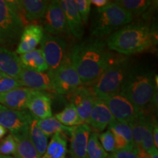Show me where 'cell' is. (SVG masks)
Listing matches in <instances>:
<instances>
[{"mask_svg": "<svg viewBox=\"0 0 158 158\" xmlns=\"http://www.w3.org/2000/svg\"><path fill=\"white\" fill-rule=\"evenodd\" d=\"M32 118L29 110H13L0 105V125L8 130L11 135L27 131Z\"/></svg>", "mask_w": 158, "mask_h": 158, "instance_id": "9c48e42d", "label": "cell"}, {"mask_svg": "<svg viewBox=\"0 0 158 158\" xmlns=\"http://www.w3.org/2000/svg\"><path fill=\"white\" fill-rule=\"evenodd\" d=\"M0 158H13V157H10V156H5L0 154Z\"/></svg>", "mask_w": 158, "mask_h": 158, "instance_id": "60d3db41", "label": "cell"}, {"mask_svg": "<svg viewBox=\"0 0 158 158\" xmlns=\"http://www.w3.org/2000/svg\"><path fill=\"white\" fill-rule=\"evenodd\" d=\"M150 118L151 116L149 114H146V112H141L137 118H135L133 122L128 123L132 130L134 148L135 149L141 148L143 133Z\"/></svg>", "mask_w": 158, "mask_h": 158, "instance_id": "4316f807", "label": "cell"}, {"mask_svg": "<svg viewBox=\"0 0 158 158\" xmlns=\"http://www.w3.org/2000/svg\"><path fill=\"white\" fill-rule=\"evenodd\" d=\"M130 68L127 57L112 54L108 66L92 84L91 91L94 96L102 100L118 93Z\"/></svg>", "mask_w": 158, "mask_h": 158, "instance_id": "277c9868", "label": "cell"}, {"mask_svg": "<svg viewBox=\"0 0 158 158\" xmlns=\"http://www.w3.org/2000/svg\"><path fill=\"white\" fill-rule=\"evenodd\" d=\"M37 125L48 138L58 133L64 134L66 137H70L74 129V127H67L63 125L57 121L54 116H51L45 119H38Z\"/></svg>", "mask_w": 158, "mask_h": 158, "instance_id": "d4e9b609", "label": "cell"}, {"mask_svg": "<svg viewBox=\"0 0 158 158\" xmlns=\"http://www.w3.org/2000/svg\"><path fill=\"white\" fill-rule=\"evenodd\" d=\"M108 158H138L137 152L135 148L116 149L111 153Z\"/></svg>", "mask_w": 158, "mask_h": 158, "instance_id": "8d00e7d4", "label": "cell"}, {"mask_svg": "<svg viewBox=\"0 0 158 158\" xmlns=\"http://www.w3.org/2000/svg\"><path fill=\"white\" fill-rule=\"evenodd\" d=\"M32 89L20 87L10 92L0 93V105L16 110H24L27 108Z\"/></svg>", "mask_w": 158, "mask_h": 158, "instance_id": "ffe728a7", "label": "cell"}, {"mask_svg": "<svg viewBox=\"0 0 158 158\" xmlns=\"http://www.w3.org/2000/svg\"><path fill=\"white\" fill-rule=\"evenodd\" d=\"M157 36L149 25L129 23L108 37L106 43L110 50L122 55H131L151 48L157 44Z\"/></svg>", "mask_w": 158, "mask_h": 158, "instance_id": "7a4b0ae2", "label": "cell"}, {"mask_svg": "<svg viewBox=\"0 0 158 158\" xmlns=\"http://www.w3.org/2000/svg\"><path fill=\"white\" fill-rule=\"evenodd\" d=\"M134 17L129 12L110 2L108 5L94 11L91 25L93 37L102 39L132 22Z\"/></svg>", "mask_w": 158, "mask_h": 158, "instance_id": "5b68a950", "label": "cell"}, {"mask_svg": "<svg viewBox=\"0 0 158 158\" xmlns=\"http://www.w3.org/2000/svg\"><path fill=\"white\" fill-rule=\"evenodd\" d=\"M114 2L135 17L145 13L151 7L153 2L150 0H117Z\"/></svg>", "mask_w": 158, "mask_h": 158, "instance_id": "83f0119b", "label": "cell"}, {"mask_svg": "<svg viewBox=\"0 0 158 158\" xmlns=\"http://www.w3.org/2000/svg\"><path fill=\"white\" fill-rule=\"evenodd\" d=\"M27 109L37 119H45L52 116L50 95L43 91L32 90L27 104Z\"/></svg>", "mask_w": 158, "mask_h": 158, "instance_id": "2e32d148", "label": "cell"}, {"mask_svg": "<svg viewBox=\"0 0 158 158\" xmlns=\"http://www.w3.org/2000/svg\"><path fill=\"white\" fill-rule=\"evenodd\" d=\"M152 137H153V141L154 144H155V147L156 149H157L158 147V126H157V121H155L153 124V129H152Z\"/></svg>", "mask_w": 158, "mask_h": 158, "instance_id": "74e56055", "label": "cell"}, {"mask_svg": "<svg viewBox=\"0 0 158 158\" xmlns=\"http://www.w3.org/2000/svg\"><path fill=\"white\" fill-rule=\"evenodd\" d=\"M70 103L74 105L82 124H89V120L92 111L95 97L91 89L80 86L68 94Z\"/></svg>", "mask_w": 158, "mask_h": 158, "instance_id": "7c38bea8", "label": "cell"}, {"mask_svg": "<svg viewBox=\"0 0 158 158\" xmlns=\"http://www.w3.org/2000/svg\"><path fill=\"white\" fill-rule=\"evenodd\" d=\"M98 138L100 144L106 152L113 153L115 151V140L113 133L110 130H106V132L99 135Z\"/></svg>", "mask_w": 158, "mask_h": 158, "instance_id": "d6a6232c", "label": "cell"}, {"mask_svg": "<svg viewBox=\"0 0 158 158\" xmlns=\"http://www.w3.org/2000/svg\"><path fill=\"white\" fill-rule=\"evenodd\" d=\"M149 158H158V154H155V155H151Z\"/></svg>", "mask_w": 158, "mask_h": 158, "instance_id": "7bdbcfd3", "label": "cell"}, {"mask_svg": "<svg viewBox=\"0 0 158 158\" xmlns=\"http://www.w3.org/2000/svg\"><path fill=\"white\" fill-rule=\"evenodd\" d=\"M98 135L97 132H92L90 134L87 144L88 158H108V154L99 141Z\"/></svg>", "mask_w": 158, "mask_h": 158, "instance_id": "4dcf8cb0", "label": "cell"}, {"mask_svg": "<svg viewBox=\"0 0 158 158\" xmlns=\"http://www.w3.org/2000/svg\"><path fill=\"white\" fill-rule=\"evenodd\" d=\"M24 27L15 1L0 0V44L15 45Z\"/></svg>", "mask_w": 158, "mask_h": 158, "instance_id": "8992f818", "label": "cell"}, {"mask_svg": "<svg viewBox=\"0 0 158 158\" xmlns=\"http://www.w3.org/2000/svg\"><path fill=\"white\" fill-rule=\"evenodd\" d=\"M108 127H109L110 132L113 133V135H118L120 138H123L124 141H126V142L129 144L130 147L134 148L133 134H132V130L129 124L114 120L108 126Z\"/></svg>", "mask_w": 158, "mask_h": 158, "instance_id": "f546056e", "label": "cell"}, {"mask_svg": "<svg viewBox=\"0 0 158 158\" xmlns=\"http://www.w3.org/2000/svg\"><path fill=\"white\" fill-rule=\"evenodd\" d=\"M44 29L49 35L58 36L62 34H70L66 19L59 1H51L44 15Z\"/></svg>", "mask_w": 158, "mask_h": 158, "instance_id": "8fae6325", "label": "cell"}, {"mask_svg": "<svg viewBox=\"0 0 158 158\" xmlns=\"http://www.w3.org/2000/svg\"><path fill=\"white\" fill-rule=\"evenodd\" d=\"M77 9L81 18L84 24H86L89 19L91 11V0H76L75 1Z\"/></svg>", "mask_w": 158, "mask_h": 158, "instance_id": "d590c367", "label": "cell"}, {"mask_svg": "<svg viewBox=\"0 0 158 158\" xmlns=\"http://www.w3.org/2000/svg\"><path fill=\"white\" fill-rule=\"evenodd\" d=\"M44 29L41 25L37 23H29L25 26L19 39L16 49V54H23L36 49L38 44H40Z\"/></svg>", "mask_w": 158, "mask_h": 158, "instance_id": "5bb4252c", "label": "cell"}, {"mask_svg": "<svg viewBox=\"0 0 158 158\" xmlns=\"http://www.w3.org/2000/svg\"><path fill=\"white\" fill-rule=\"evenodd\" d=\"M59 5L64 12L69 32L78 40L84 36V23L74 0H59Z\"/></svg>", "mask_w": 158, "mask_h": 158, "instance_id": "e0dca14e", "label": "cell"}, {"mask_svg": "<svg viewBox=\"0 0 158 158\" xmlns=\"http://www.w3.org/2000/svg\"><path fill=\"white\" fill-rule=\"evenodd\" d=\"M67 44L60 37L44 32L40 43V50L47 63L48 71L54 73L66 59Z\"/></svg>", "mask_w": 158, "mask_h": 158, "instance_id": "52a82bcc", "label": "cell"}, {"mask_svg": "<svg viewBox=\"0 0 158 158\" xmlns=\"http://www.w3.org/2000/svg\"><path fill=\"white\" fill-rule=\"evenodd\" d=\"M114 120L106 104L100 99L95 98L89 120V124L94 128V132L103 131Z\"/></svg>", "mask_w": 158, "mask_h": 158, "instance_id": "d6986e66", "label": "cell"}, {"mask_svg": "<svg viewBox=\"0 0 158 158\" xmlns=\"http://www.w3.org/2000/svg\"><path fill=\"white\" fill-rule=\"evenodd\" d=\"M21 70L22 66L16 53L0 46V71L6 76L19 79Z\"/></svg>", "mask_w": 158, "mask_h": 158, "instance_id": "44dd1931", "label": "cell"}, {"mask_svg": "<svg viewBox=\"0 0 158 158\" xmlns=\"http://www.w3.org/2000/svg\"><path fill=\"white\" fill-rule=\"evenodd\" d=\"M19 59L23 68L36 72H45L48 70V65L40 49H35L20 55Z\"/></svg>", "mask_w": 158, "mask_h": 158, "instance_id": "603a6c76", "label": "cell"}, {"mask_svg": "<svg viewBox=\"0 0 158 158\" xmlns=\"http://www.w3.org/2000/svg\"><path fill=\"white\" fill-rule=\"evenodd\" d=\"M65 158H73V157L72 156H70V157H65Z\"/></svg>", "mask_w": 158, "mask_h": 158, "instance_id": "ee69618b", "label": "cell"}, {"mask_svg": "<svg viewBox=\"0 0 158 158\" xmlns=\"http://www.w3.org/2000/svg\"><path fill=\"white\" fill-rule=\"evenodd\" d=\"M102 100L110 110L116 121L130 123L141 114L128 99L120 92Z\"/></svg>", "mask_w": 158, "mask_h": 158, "instance_id": "30bf717a", "label": "cell"}, {"mask_svg": "<svg viewBox=\"0 0 158 158\" xmlns=\"http://www.w3.org/2000/svg\"><path fill=\"white\" fill-rule=\"evenodd\" d=\"M58 122L67 127H76L82 124L74 105L69 103L54 116Z\"/></svg>", "mask_w": 158, "mask_h": 158, "instance_id": "f1b7e54d", "label": "cell"}, {"mask_svg": "<svg viewBox=\"0 0 158 158\" xmlns=\"http://www.w3.org/2000/svg\"><path fill=\"white\" fill-rule=\"evenodd\" d=\"M92 130L89 124L74 127L70 136V154L73 158H88L87 144Z\"/></svg>", "mask_w": 158, "mask_h": 158, "instance_id": "ac0fdd59", "label": "cell"}, {"mask_svg": "<svg viewBox=\"0 0 158 158\" xmlns=\"http://www.w3.org/2000/svg\"><path fill=\"white\" fill-rule=\"evenodd\" d=\"M16 151V143L13 136L10 134L0 141V154L5 156L14 155Z\"/></svg>", "mask_w": 158, "mask_h": 158, "instance_id": "836d02e7", "label": "cell"}, {"mask_svg": "<svg viewBox=\"0 0 158 158\" xmlns=\"http://www.w3.org/2000/svg\"><path fill=\"white\" fill-rule=\"evenodd\" d=\"M37 118L33 116L29 126V135L31 141L35 146V149L41 157L45 152L48 146V137L43 133L40 128L37 125Z\"/></svg>", "mask_w": 158, "mask_h": 158, "instance_id": "484cf974", "label": "cell"}, {"mask_svg": "<svg viewBox=\"0 0 158 158\" xmlns=\"http://www.w3.org/2000/svg\"><path fill=\"white\" fill-rule=\"evenodd\" d=\"M6 133H7V130L2 125H0V139L2 138Z\"/></svg>", "mask_w": 158, "mask_h": 158, "instance_id": "ab89813d", "label": "cell"}, {"mask_svg": "<svg viewBox=\"0 0 158 158\" xmlns=\"http://www.w3.org/2000/svg\"><path fill=\"white\" fill-rule=\"evenodd\" d=\"M106 47V41L92 36L73 48L69 59L82 84H93L108 66L112 54Z\"/></svg>", "mask_w": 158, "mask_h": 158, "instance_id": "6da1fadb", "label": "cell"}, {"mask_svg": "<svg viewBox=\"0 0 158 158\" xmlns=\"http://www.w3.org/2000/svg\"><path fill=\"white\" fill-rule=\"evenodd\" d=\"M20 15L27 26L31 21L44 17L49 1L45 0H17L15 1Z\"/></svg>", "mask_w": 158, "mask_h": 158, "instance_id": "9a60e30c", "label": "cell"}, {"mask_svg": "<svg viewBox=\"0 0 158 158\" xmlns=\"http://www.w3.org/2000/svg\"><path fill=\"white\" fill-rule=\"evenodd\" d=\"M19 80L27 87L36 91H54L53 74L50 71L36 72L22 68Z\"/></svg>", "mask_w": 158, "mask_h": 158, "instance_id": "4fadbf2b", "label": "cell"}, {"mask_svg": "<svg viewBox=\"0 0 158 158\" xmlns=\"http://www.w3.org/2000/svg\"><path fill=\"white\" fill-rule=\"evenodd\" d=\"M20 87H23V86L19 79L9 76L0 78V93H5Z\"/></svg>", "mask_w": 158, "mask_h": 158, "instance_id": "e575fe53", "label": "cell"}, {"mask_svg": "<svg viewBox=\"0 0 158 158\" xmlns=\"http://www.w3.org/2000/svg\"><path fill=\"white\" fill-rule=\"evenodd\" d=\"M5 76H6L5 74H4L2 72H1V71H0V78H4V77H5Z\"/></svg>", "mask_w": 158, "mask_h": 158, "instance_id": "b9f144b4", "label": "cell"}, {"mask_svg": "<svg viewBox=\"0 0 158 158\" xmlns=\"http://www.w3.org/2000/svg\"><path fill=\"white\" fill-rule=\"evenodd\" d=\"M16 143V158H41L39 153L31 141L29 135V130L23 133L12 135Z\"/></svg>", "mask_w": 158, "mask_h": 158, "instance_id": "7402d4cb", "label": "cell"}, {"mask_svg": "<svg viewBox=\"0 0 158 158\" xmlns=\"http://www.w3.org/2000/svg\"><path fill=\"white\" fill-rule=\"evenodd\" d=\"M155 121V118L154 117H151L149 123L147 124V127L146 128L145 132L143 133V138H142V142L141 148L143 149L150 155H155L157 153V149H156L154 144L153 137H152V129L153 124Z\"/></svg>", "mask_w": 158, "mask_h": 158, "instance_id": "1f68e13d", "label": "cell"}, {"mask_svg": "<svg viewBox=\"0 0 158 158\" xmlns=\"http://www.w3.org/2000/svg\"><path fill=\"white\" fill-rule=\"evenodd\" d=\"M67 137L62 133H56L48 143L46 150L41 158H65L68 152Z\"/></svg>", "mask_w": 158, "mask_h": 158, "instance_id": "cb8c5ba5", "label": "cell"}, {"mask_svg": "<svg viewBox=\"0 0 158 158\" xmlns=\"http://www.w3.org/2000/svg\"><path fill=\"white\" fill-rule=\"evenodd\" d=\"M54 92L68 94L82 86V82L70 59H65L61 66L53 73Z\"/></svg>", "mask_w": 158, "mask_h": 158, "instance_id": "ba28073f", "label": "cell"}, {"mask_svg": "<svg viewBox=\"0 0 158 158\" xmlns=\"http://www.w3.org/2000/svg\"><path fill=\"white\" fill-rule=\"evenodd\" d=\"M120 93L125 96L141 112L151 106L157 92V76L149 68L137 65L130 67Z\"/></svg>", "mask_w": 158, "mask_h": 158, "instance_id": "3957f363", "label": "cell"}, {"mask_svg": "<svg viewBox=\"0 0 158 158\" xmlns=\"http://www.w3.org/2000/svg\"><path fill=\"white\" fill-rule=\"evenodd\" d=\"M110 2L108 0H91V4L96 6L98 8H102V7H106Z\"/></svg>", "mask_w": 158, "mask_h": 158, "instance_id": "f35d334b", "label": "cell"}]
</instances>
